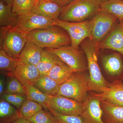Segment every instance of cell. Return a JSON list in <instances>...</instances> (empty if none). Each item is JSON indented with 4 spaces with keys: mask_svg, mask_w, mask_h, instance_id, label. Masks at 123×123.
Listing matches in <instances>:
<instances>
[{
    "mask_svg": "<svg viewBox=\"0 0 123 123\" xmlns=\"http://www.w3.org/2000/svg\"><path fill=\"white\" fill-rule=\"evenodd\" d=\"M0 48L11 57L19 59L20 54L25 45L27 34L14 30L11 27H0Z\"/></svg>",
    "mask_w": 123,
    "mask_h": 123,
    "instance_id": "8992f818",
    "label": "cell"
},
{
    "mask_svg": "<svg viewBox=\"0 0 123 123\" xmlns=\"http://www.w3.org/2000/svg\"><path fill=\"white\" fill-rule=\"evenodd\" d=\"M55 119V123H85L80 116L66 115L57 113L48 108Z\"/></svg>",
    "mask_w": 123,
    "mask_h": 123,
    "instance_id": "4dcf8cb0",
    "label": "cell"
},
{
    "mask_svg": "<svg viewBox=\"0 0 123 123\" xmlns=\"http://www.w3.org/2000/svg\"><path fill=\"white\" fill-rule=\"evenodd\" d=\"M121 80H122V82H123V79Z\"/></svg>",
    "mask_w": 123,
    "mask_h": 123,
    "instance_id": "74e56055",
    "label": "cell"
},
{
    "mask_svg": "<svg viewBox=\"0 0 123 123\" xmlns=\"http://www.w3.org/2000/svg\"><path fill=\"white\" fill-rule=\"evenodd\" d=\"M93 93L100 100L123 106V83L120 79L110 83L109 86L103 92Z\"/></svg>",
    "mask_w": 123,
    "mask_h": 123,
    "instance_id": "4fadbf2b",
    "label": "cell"
},
{
    "mask_svg": "<svg viewBox=\"0 0 123 123\" xmlns=\"http://www.w3.org/2000/svg\"></svg>",
    "mask_w": 123,
    "mask_h": 123,
    "instance_id": "60d3db41",
    "label": "cell"
},
{
    "mask_svg": "<svg viewBox=\"0 0 123 123\" xmlns=\"http://www.w3.org/2000/svg\"><path fill=\"white\" fill-rule=\"evenodd\" d=\"M43 108V106L39 103L27 99L18 110V113L20 117L29 119Z\"/></svg>",
    "mask_w": 123,
    "mask_h": 123,
    "instance_id": "4316f807",
    "label": "cell"
},
{
    "mask_svg": "<svg viewBox=\"0 0 123 123\" xmlns=\"http://www.w3.org/2000/svg\"><path fill=\"white\" fill-rule=\"evenodd\" d=\"M54 21L31 12L18 16L17 23L11 28L14 30L27 34L36 29L50 27L53 25Z\"/></svg>",
    "mask_w": 123,
    "mask_h": 123,
    "instance_id": "9c48e42d",
    "label": "cell"
},
{
    "mask_svg": "<svg viewBox=\"0 0 123 123\" xmlns=\"http://www.w3.org/2000/svg\"><path fill=\"white\" fill-rule=\"evenodd\" d=\"M27 40L43 49L57 48L71 44L68 33L63 28L56 25L32 31L27 34Z\"/></svg>",
    "mask_w": 123,
    "mask_h": 123,
    "instance_id": "7a4b0ae2",
    "label": "cell"
},
{
    "mask_svg": "<svg viewBox=\"0 0 123 123\" xmlns=\"http://www.w3.org/2000/svg\"><path fill=\"white\" fill-rule=\"evenodd\" d=\"M12 6L0 0V25L1 26L13 27L17 22L18 16L12 11Z\"/></svg>",
    "mask_w": 123,
    "mask_h": 123,
    "instance_id": "44dd1931",
    "label": "cell"
},
{
    "mask_svg": "<svg viewBox=\"0 0 123 123\" xmlns=\"http://www.w3.org/2000/svg\"><path fill=\"white\" fill-rule=\"evenodd\" d=\"M61 61L56 55L44 49L41 60L36 66L41 75H46Z\"/></svg>",
    "mask_w": 123,
    "mask_h": 123,
    "instance_id": "7402d4cb",
    "label": "cell"
},
{
    "mask_svg": "<svg viewBox=\"0 0 123 123\" xmlns=\"http://www.w3.org/2000/svg\"><path fill=\"white\" fill-rule=\"evenodd\" d=\"M62 9L52 0H37L31 12L55 20L59 19Z\"/></svg>",
    "mask_w": 123,
    "mask_h": 123,
    "instance_id": "5bb4252c",
    "label": "cell"
},
{
    "mask_svg": "<svg viewBox=\"0 0 123 123\" xmlns=\"http://www.w3.org/2000/svg\"><path fill=\"white\" fill-rule=\"evenodd\" d=\"M101 9L111 14L119 20H123V1L106 0L100 3Z\"/></svg>",
    "mask_w": 123,
    "mask_h": 123,
    "instance_id": "d4e9b609",
    "label": "cell"
},
{
    "mask_svg": "<svg viewBox=\"0 0 123 123\" xmlns=\"http://www.w3.org/2000/svg\"><path fill=\"white\" fill-rule=\"evenodd\" d=\"M56 55L74 72H85L88 69L87 60L78 49L70 45L57 48H45Z\"/></svg>",
    "mask_w": 123,
    "mask_h": 123,
    "instance_id": "52a82bcc",
    "label": "cell"
},
{
    "mask_svg": "<svg viewBox=\"0 0 123 123\" xmlns=\"http://www.w3.org/2000/svg\"><path fill=\"white\" fill-rule=\"evenodd\" d=\"M5 90L6 94H16L26 96L24 86L21 81L13 76H10Z\"/></svg>",
    "mask_w": 123,
    "mask_h": 123,
    "instance_id": "f1b7e54d",
    "label": "cell"
},
{
    "mask_svg": "<svg viewBox=\"0 0 123 123\" xmlns=\"http://www.w3.org/2000/svg\"><path fill=\"white\" fill-rule=\"evenodd\" d=\"M43 49L32 42L27 40L20 54V61L37 66L39 63Z\"/></svg>",
    "mask_w": 123,
    "mask_h": 123,
    "instance_id": "ac0fdd59",
    "label": "cell"
},
{
    "mask_svg": "<svg viewBox=\"0 0 123 123\" xmlns=\"http://www.w3.org/2000/svg\"><path fill=\"white\" fill-rule=\"evenodd\" d=\"M33 84L43 93L52 96L57 95L61 85L50 77L46 75H40Z\"/></svg>",
    "mask_w": 123,
    "mask_h": 123,
    "instance_id": "d6986e66",
    "label": "cell"
},
{
    "mask_svg": "<svg viewBox=\"0 0 123 123\" xmlns=\"http://www.w3.org/2000/svg\"><path fill=\"white\" fill-rule=\"evenodd\" d=\"M21 82L25 87L27 99L38 102L42 105L44 110L48 111V107L47 104V95L40 91L33 84L26 81Z\"/></svg>",
    "mask_w": 123,
    "mask_h": 123,
    "instance_id": "603a6c76",
    "label": "cell"
},
{
    "mask_svg": "<svg viewBox=\"0 0 123 123\" xmlns=\"http://www.w3.org/2000/svg\"><path fill=\"white\" fill-rule=\"evenodd\" d=\"M37 0H13L12 11L18 16L31 12Z\"/></svg>",
    "mask_w": 123,
    "mask_h": 123,
    "instance_id": "83f0119b",
    "label": "cell"
},
{
    "mask_svg": "<svg viewBox=\"0 0 123 123\" xmlns=\"http://www.w3.org/2000/svg\"><path fill=\"white\" fill-rule=\"evenodd\" d=\"M103 65L106 72L112 76L123 78V57L119 53L104 56L102 59Z\"/></svg>",
    "mask_w": 123,
    "mask_h": 123,
    "instance_id": "9a60e30c",
    "label": "cell"
},
{
    "mask_svg": "<svg viewBox=\"0 0 123 123\" xmlns=\"http://www.w3.org/2000/svg\"><path fill=\"white\" fill-rule=\"evenodd\" d=\"M20 117L18 111L12 105L3 99L0 101L1 122L11 123Z\"/></svg>",
    "mask_w": 123,
    "mask_h": 123,
    "instance_id": "cb8c5ba5",
    "label": "cell"
},
{
    "mask_svg": "<svg viewBox=\"0 0 123 123\" xmlns=\"http://www.w3.org/2000/svg\"><path fill=\"white\" fill-rule=\"evenodd\" d=\"M94 25L90 39L98 44L111 32L119 21L111 14L101 9L93 16Z\"/></svg>",
    "mask_w": 123,
    "mask_h": 123,
    "instance_id": "ba28073f",
    "label": "cell"
},
{
    "mask_svg": "<svg viewBox=\"0 0 123 123\" xmlns=\"http://www.w3.org/2000/svg\"><path fill=\"white\" fill-rule=\"evenodd\" d=\"M4 79L1 77L0 79V96L2 95L4 92Z\"/></svg>",
    "mask_w": 123,
    "mask_h": 123,
    "instance_id": "e575fe53",
    "label": "cell"
},
{
    "mask_svg": "<svg viewBox=\"0 0 123 123\" xmlns=\"http://www.w3.org/2000/svg\"><path fill=\"white\" fill-rule=\"evenodd\" d=\"M99 49L116 51L123 57V20H119L114 28L99 43Z\"/></svg>",
    "mask_w": 123,
    "mask_h": 123,
    "instance_id": "7c38bea8",
    "label": "cell"
},
{
    "mask_svg": "<svg viewBox=\"0 0 123 123\" xmlns=\"http://www.w3.org/2000/svg\"><path fill=\"white\" fill-rule=\"evenodd\" d=\"M52 0L53 2L59 5L60 7L63 8L75 0Z\"/></svg>",
    "mask_w": 123,
    "mask_h": 123,
    "instance_id": "d6a6232c",
    "label": "cell"
},
{
    "mask_svg": "<svg viewBox=\"0 0 123 123\" xmlns=\"http://www.w3.org/2000/svg\"><path fill=\"white\" fill-rule=\"evenodd\" d=\"M2 98L18 109L27 99L26 96L16 94L5 93Z\"/></svg>",
    "mask_w": 123,
    "mask_h": 123,
    "instance_id": "1f68e13d",
    "label": "cell"
},
{
    "mask_svg": "<svg viewBox=\"0 0 123 123\" xmlns=\"http://www.w3.org/2000/svg\"></svg>",
    "mask_w": 123,
    "mask_h": 123,
    "instance_id": "ab89813d",
    "label": "cell"
},
{
    "mask_svg": "<svg viewBox=\"0 0 123 123\" xmlns=\"http://www.w3.org/2000/svg\"><path fill=\"white\" fill-rule=\"evenodd\" d=\"M47 95L48 109L50 108L61 114L80 116L83 103L61 95Z\"/></svg>",
    "mask_w": 123,
    "mask_h": 123,
    "instance_id": "30bf717a",
    "label": "cell"
},
{
    "mask_svg": "<svg viewBox=\"0 0 123 123\" xmlns=\"http://www.w3.org/2000/svg\"><path fill=\"white\" fill-rule=\"evenodd\" d=\"M100 100L105 123H123V106Z\"/></svg>",
    "mask_w": 123,
    "mask_h": 123,
    "instance_id": "e0dca14e",
    "label": "cell"
},
{
    "mask_svg": "<svg viewBox=\"0 0 123 123\" xmlns=\"http://www.w3.org/2000/svg\"><path fill=\"white\" fill-rule=\"evenodd\" d=\"M74 72L69 66L61 60L46 75L61 85L68 80Z\"/></svg>",
    "mask_w": 123,
    "mask_h": 123,
    "instance_id": "ffe728a7",
    "label": "cell"
},
{
    "mask_svg": "<svg viewBox=\"0 0 123 123\" xmlns=\"http://www.w3.org/2000/svg\"><path fill=\"white\" fill-rule=\"evenodd\" d=\"M93 25V17L81 22H64L58 19L53 22V25L60 27L66 31L70 37L71 46L78 49L85 40L91 38Z\"/></svg>",
    "mask_w": 123,
    "mask_h": 123,
    "instance_id": "5b68a950",
    "label": "cell"
},
{
    "mask_svg": "<svg viewBox=\"0 0 123 123\" xmlns=\"http://www.w3.org/2000/svg\"><path fill=\"white\" fill-rule=\"evenodd\" d=\"M11 123H31L26 119L20 117Z\"/></svg>",
    "mask_w": 123,
    "mask_h": 123,
    "instance_id": "836d02e7",
    "label": "cell"
},
{
    "mask_svg": "<svg viewBox=\"0 0 123 123\" xmlns=\"http://www.w3.org/2000/svg\"><path fill=\"white\" fill-rule=\"evenodd\" d=\"M80 46L86 56L89 73L88 91L102 93L109 86V83L104 78L98 63V48L91 40L87 38Z\"/></svg>",
    "mask_w": 123,
    "mask_h": 123,
    "instance_id": "6da1fadb",
    "label": "cell"
},
{
    "mask_svg": "<svg viewBox=\"0 0 123 123\" xmlns=\"http://www.w3.org/2000/svg\"><path fill=\"white\" fill-rule=\"evenodd\" d=\"M103 115L100 100L91 92L83 103L80 116L85 123H105L103 119Z\"/></svg>",
    "mask_w": 123,
    "mask_h": 123,
    "instance_id": "8fae6325",
    "label": "cell"
},
{
    "mask_svg": "<svg viewBox=\"0 0 123 123\" xmlns=\"http://www.w3.org/2000/svg\"><path fill=\"white\" fill-rule=\"evenodd\" d=\"M37 66L20 61L15 71L9 74L18 79L20 81L33 84L41 75Z\"/></svg>",
    "mask_w": 123,
    "mask_h": 123,
    "instance_id": "2e32d148",
    "label": "cell"
},
{
    "mask_svg": "<svg viewBox=\"0 0 123 123\" xmlns=\"http://www.w3.org/2000/svg\"><path fill=\"white\" fill-rule=\"evenodd\" d=\"M120 0L123 1V0Z\"/></svg>",
    "mask_w": 123,
    "mask_h": 123,
    "instance_id": "f35d334b",
    "label": "cell"
},
{
    "mask_svg": "<svg viewBox=\"0 0 123 123\" xmlns=\"http://www.w3.org/2000/svg\"><path fill=\"white\" fill-rule=\"evenodd\" d=\"M5 2L7 4L12 6V4L13 0H2Z\"/></svg>",
    "mask_w": 123,
    "mask_h": 123,
    "instance_id": "d590c367",
    "label": "cell"
},
{
    "mask_svg": "<svg viewBox=\"0 0 123 123\" xmlns=\"http://www.w3.org/2000/svg\"><path fill=\"white\" fill-rule=\"evenodd\" d=\"M97 0H75L62 8L59 19L68 22H81L92 17L101 9Z\"/></svg>",
    "mask_w": 123,
    "mask_h": 123,
    "instance_id": "3957f363",
    "label": "cell"
},
{
    "mask_svg": "<svg viewBox=\"0 0 123 123\" xmlns=\"http://www.w3.org/2000/svg\"><path fill=\"white\" fill-rule=\"evenodd\" d=\"M26 119L31 123H55V117L51 113L43 109Z\"/></svg>",
    "mask_w": 123,
    "mask_h": 123,
    "instance_id": "f546056e",
    "label": "cell"
},
{
    "mask_svg": "<svg viewBox=\"0 0 123 123\" xmlns=\"http://www.w3.org/2000/svg\"><path fill=\"white\" fill-rule=\"evenodd\" d=\"M97 0L99 1L100 2H102V1H104L106 0Z\"/></svg>",
    "mask_w": 123,
    "mask_h": 123,
    "instance_id": "8d00e7d4",
    "label": "cell"
},
{
    "mask_svg": "<svg viewBox=\"0 0 123 123\" xmlns=\"http://www.w3.org/2000/svg\"><path fill=\"white\" fill-rule=\"evenodd\" d=\"M19 59L9 55L2 48L0 49V69L7 71L9 74L13 73L20 62Z\"/></svg>",
    "mask_w": 123,
    "mask_h": 123,
    "instance_id": "484cf974",
    "label": "cell"
},
{
    "mask_svg": "<svg viewBox=\"0 0 123 123\" xmlns=\"http://www.w3.org/2000/svg\"><path fill=\"white\" fill-rule=\"evenodd\" d=\"M89 79L85 72L74 73L68 80L60 85L57 95L83 103L88 95Z\"/></svg>",
    "mask_w": 123,
    "mask_h": 123,
    "instance_id": "277c9868",
    "label": "cell"
}]
</instances>
